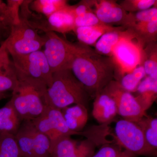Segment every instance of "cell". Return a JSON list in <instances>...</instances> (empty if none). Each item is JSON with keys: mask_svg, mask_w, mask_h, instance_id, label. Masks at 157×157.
Wrapping results in <instances>:
<instances>
[{"mask_svg": "<svg viewBox=\"0 0 157 157\" xmlns=\"http://www.w3.org/2000/svg\"><path fill=\"white\" fill-rule=\"evenodd\" d=\"M116 69L111 57L99 54L82 44L71 67L74 76L83 85L90 96L94 97L115 80Z\"/></svg>", "mask_w": 157, "mask_h": 157, "instance_id": "cell-1", "label": "cell"}, {"mask_svg": "<svg viewBox=\"0 0 157 157\" xmlns=\"http://www.w3.org/2000/svg\"><path fill=\"white\" fill-rule=\"evenodd\" d=\"M18 83L10 101L21 121H32L39 117L49 106L47 87L43 82L17 77Z\"/></svg>", "mask_w": 157, "mask_h": 157, "instance_id": "cell-2", "label": "cell"}, {"mask_svg": "<svg viewBox=\"0 0 157 157\" xmlns=\"http://www.w3.org/2000/svg\"><path fill=\"white\" fill-rule=\"evenodd\" d=\"M47 93L49 105L61 110L73 104L86 107L90 97L83 85L70 69L53 73L52 82Z\"/></svg>", "mask_w": 157, "mask_h": 157, "instance_id": "cell-3", "label": "cell"}, {"mask_svg": "<svg viewBox=\"0 0 157 157\" xmlns=\"http://www.w3.org/2000/svg\"><path fill=\"white\" fill-rule=\"evenodd\" d=\"M45 42L43 51L52 73L70 69L82 44L71 43L62 38L55 32H48L44 35Z\"/></svg>", "mask_w": 157, "mask_h": 157, "instance_id": "cell-4", "label": "cell"}, {"mask_svg": "<svg viewBox=\"0 0 157 157\" xmlns=\"http://www.w3.org/2000/svg\"><path fill=\"white\" fill-rule=\"evenodd\" d=\"M10 34L6 39V48L11 56L26 55L40 50L45 42V36L21 20L18 24L10 27Z\"/></svg>", "mask_w": 157, "mask_h": 157, "instance_id": "cell-5", "label": "cell"}, {"mask_svg": "<svg viewBox=\"0 0 157 157\" xmlns=\"http://www.w3.org/2000/svg\"><path fill=\"white\" fill-rule=\"evenodd\" d=\"M110 134L107 127L97 135L78 141L71 136L62 137L52 146L51 157H91L94 153L96 147L110 143L107 139Z\"/></svg>", "mask_w": 157, "mask_h": 157, "instance_id": "cell-6", "label": "cell"}, {"mask_svg": "<svg viewBox=\"0 0 157 157\" xmlns=\"http://www.w3.org/2000/svg\"><path fill=\"white\" fill-rule=\"evenodd\" d=\"M31 121L38 131L48 137L51 141V147L62 137L80 135L88 138L93 134L91 128L86 132L78 133L71 131L66 124L61 110L50 105L45 108L39 117Z\"/></svg>", "mask_w": 157, "mask_h": 157, "instance_id": "cell-7", "label": "cell"}, {"mask_svg": "<svg viewBox=\"0 0 157 157\" xmlns=\"http://www.w3.org/2000/svg\"><path fill=\"white\" fill-rule=\"evenodd\" d=\"M115 137L117 144L136 156L157 157V152L147 143L143 132L136 123L124 119L116 123Z\"/></svg>", "mask_w": 157, "mask_h": 157, "instance_id": "cell-8", "label": "cell"}, {"mask_svg": "<svg viewBox=\"0 0 157 157\" xmlns=\"http://www.w3.org/2000/svg\"><path fill=\"white\" fill-rule=\"evenodd\" d=\"M12 57L17 77L37 79L44 82L47 87L50 86L53 73L43 51Z\"/></svg>", "mask_w": 157, "mask_h": 157, "instance_id": "cell-9", "label": "cell"}, {"mask_svg": "<svg viewBox=\"0 0 157 157\" xmlns=\"http://www.w3.org/2000/svg\"><path fill=\"white\" fill-rule=\"evenodd\" d=\"M135 39L134 36L124 38L113 48L111 57L116 69V81L141 65L142 47Z\"/></svg>", "mask_w": 157, "mask_h": 157, "instance_id": "cell-10", "label": "cell"}, {"mask_svg": "<svg viewBox=\"0 0 157 157\" xmlns=\"http://www.w3.org/2000/svg\"><path fill=\"white\" fill-rule=\"evenodd\" d=\"M115 102L117 114L124 119L137 123L145 116L144 110L135 97L124 89L118 81L113 80L104 89Z\"/></svg>", "mask_w": 157, "mask_h": 157, "instance_id": "cell-11", "label": "cell"}, {"mask_svg": "<svg viewBox=\"0 0 157 157\" xmlns=\"http://www.w3.org/2000/svg\"><path fill=\"white\" fill-rule=\"evenodd\" d=\"M93 7L94 13L105 24L118 25L127 29L133 23L132 13H128L116 1H93Z\"/></svg>", "mask_w": 157, "mask_h": 157, "instance_id": "cell-12", "label": "cell"}, {"mask_svg": "<svg viewBox=\"0 0 157 157\" xmlns=\"http://www.w3.org/2000/svg\"><path fill=\"white\" fill-rule=\"evenodd\" d=\"M92 114L101 124L110 123L117 114L114 100L104 90L95 97Z\"/></svg>", "mask_w": 157, "mask_h": 157, "instance_id": "cell-13", "label": "cell"}, {"mask_svg": "<svg viewBox=\"0 0 157 157\" xmlns=\"http://www.w3.org/2000/svg\"><path fill=\"white\" fill-rule=\"evenodd\" d=\"M65 8L46 17L42 30L45 33L53 32L62 34L73 31L75 28L74 17Z\"/></svg>", "mask_w": 157, "mask_h": 157, "instance_id": "cell-14", "label": "cell"}, {"mask_svg": "<svg viewBox=\"0 0 157 157\" xmlns=\"http://www.w3.org/2000/svg\"><path fill=\"white\" fill-rule=\"evenodd\" d=\"M126 29L123 26L113 27L108 25L80 27L74 29L78 41L85 45H94L98 39L104 34L109 32Z\"/></svg>", "mask_w": 157, "mask_h": 157, "instance_id": "cell-15", "label": "cell"}, {"mask_svg": "<svg viewBox=\"0 0 157 157\" xmlns=\"http://www.w3.org/2000/svg\"><path fill=\"white\" fill-rule=\"evenodd\" d=\"M132 36H134V34L129 29L106 33L101 36L94 44L95 50L101 55L111 57L113 48L118 42L124 38Z\"/></svg>", "mask_w": 157, "mask_h": 157, "instance_id": "cell-16", "label": "cell"}, {"mask_svg": "<svg viewBox=\"0 0 157 157\" xmlns=\"http://www.w3.org/2000/svg\"><path fill=\"white\" fill-rule=\"evenodd\" d=\"M61 111L69 128L73 132H81L88 118L87 108L81 104H76L63 108Z\"/></svg>", "mask_w": 157, "mask_h": 157, "instance_id": "cell-17", "label": "cell"}, {"mask_svg": "<svg viewBox=\"0 0 157 157\" xmlns=\"http://www.w3.org/2000/svg\"><path fill=\"white\" fill-rule=\"evenodd\" d=\"M127 29L132 31L135 39L142 47L148 43L156 42L157 18L150 21L134 23Z\"/></svg>", "mask_w": 157, "mask_h": 157, "instance_id": "cell-18", "label": "cell"}, {"mask_svg": "<svg viewBox=\"0 0 157 157\" xmlns=\"http://www.w3.org/2000/svg\"><path fill=\"white\" fill-rule=\"evenodd\" d=\"M135 92L138 94L135 98L144 110L146 111L156 99L157 79L146 76L138 85Z\"/></svg>", "mask_w": 157, "mask_h": 157, "instance_id": "cell-19", "label": "cell"}, {"mask_svg": "<svg viewBox=\"0 0 157 157\" xmlns=\"http://www.w3.org/2000/svg\"><path fill=\"white\" fill-rule=\"evenodd\" d=\"M22 121L14 109L11 101L0 108V133L15 135L18 132Z\"/></svg>", "mask_w": 157, "mask_h": 157, "instance_id": "cell-20", "label": "cell"}, {"mask_svg": "<svg viewBox=\"0 0 157 157\" xmlns=\"http://www.w3.org/2000/svg\"><path fill=\"white\" fill-rule=\"evenodd\" d=\"M141 66L145 74L157 79V48L156 42L148 43L142 47Z\"/></svg>", "mask_w": 157, "mask_h": 157, "instance_id": "cell-21", "label": "cell"}, {"mask_svg": "<svg viewBox=\"0 0 157 157\" xmlns=\"http://www.w3.org/2000/svg\"><path fill=\"white\" fill-rule=\"evenodd\" d=\"M18 83L16 70L11 61L0 65V92L13 91Z\"/></svg>", "mask_w": 157, "mask_h": 157, "instance_id": "cell-22", "label": "cell"}, {"mask_svg": "<svg viewBox=\"0 0 157 157\" xmlns=\"http://www.w3.org/2000/svg\"><path fill=\"white\" fill-rule=\"evenodd\" d=\"M66 0H35L29 5L30 9L48 17L67 6Z\"/></svg>", "mask_w": 157, "mask_h": 157, "instance_id": "cell-23", "label": "cell"}, {"mask_svg": "<svg viewBox=\"0 0 157 157\" xmlns=\"http://www.w3.org/2000/svg\"><path fill=\"white\" fill-rule=\"evenodd\" d=\"M136 123L142 130L149 146L154 151L157 152V118L145 116Z\"/></svg>", "mask_w": 157, "mask_h": 157, "instance_id": "cell-24", "label": "cell"}, {"mask_svg": "<svg viewBox=\"0 0 157 157\" xmlns=\"http://www.w3.org/2000/svg\"><path fill=\"white\" fill-rule=\"evenodd\" d=\"M31 122L34 157H51L50 140L46 135L38 131Z\"/></svg>", "mask_w": 157, "mask_h": 157, "instance_id": "cell-25", "label": "cell"}, {"mask_svg": "<svg viewBox=\"0 0 157 157\" xmlns=\"http://www.w3.org/2000/svg\"><path fill=\"white\" fill-rule=\"evenodd\" d=\"M0 157H21L15 135L0 133Z\"/></svg>", "mask_w": 157, "mask_h": 157, "instance_id": "cell-26", "label": "cell"}, {"mask_svg": "<svg viewBox=\"0 0 157 157\" xmlns=\"http://www.w3.org/2000/svg\"><path fill=\"white\" fill-rule=\"evenodd\" d=\"M146 76L143 66L140 65L125 74L118 82L124 89L131 93L135 92L138 85Z\"/></svg>", "mask_w": 157, "mask_h": 157, "instance_id": "cell-27", "label": "cell"}, {"mask_svg": "<svg viewBox=\"0 0 157 157\" xmlns=\"http://www.w3.org/2000/svg\"><path fill=\"white\" fill-rule=\"evenodd\" d=\"M126 150H123L117 144H104L91 157H137Z\"/></svg>", "mask_w": 157, "mask_h": 157, "instance_id": "cell-28", "label": "cell"}, {"mask_svg": "<svg viewBox=\"0 0 157 157\" xmlns=\"http://www.w3.org/2000/svg\"><path fill=\"white\" fill-rule=\"evenodd\" d=\"M156 0H124L120 5L127 12L134 13L147 10L152 6H157Z\"/></svg>", "mask_w": 157, "mask_h": 157, "instance_id": "cell-29", "label": "cell"}, {"mask_svg": "<svg viewBox=\"0 0 157 157\" xmlns=\"http://www.w3.org/2000/svg\"><path fill=\"white\" fill-rule=\"evenodd\" d=\"M93 7V1H81L73 6L68 5L65 9L75 18L82 16L87 12L94 11Z\"/></svg>", "mask_w": 157, "mask_h": 157, "instance_id": "cell-30", "label": "cell"}, {"mask_svg": "<svg viewBox=\"0 0 157 157\" xmlns=\"http://www.w3.org/2000/svg\"><path fill=\"white\" fill-rule=\"evenodd\" d=\"M104 24H105L101 22L98 19L94 11L87 12L82 16L74 18L75 28L80 27L91 26Z\"/></svg>", "mask_w": 157, "mask_h": 157, "instance_id": "cell-31", "label": "cell"}, {"mask_svg": "<svg viewBox=\"0 0 157 157\" xmlns=\"http://www.w3.org/2000/svg\"><path fill=\"white\" fill-rule=\"evenodd\" d=\"M6 2L11 21V27L18 24L21 21L20 11L23 0H7Z\"/></svg>", "mask_w": 157, "mask_h": 157, "instance_id": "cell-32", "label": "cell"}, {"mask_svg": "<svg viewBox=\"0 0 157 157\" xmlns=\"http://www.w3.org/2000/svg\"><path fill=\"white\" fill-rule=\"evenodd\" d=\"M132 15L133 23L150 21L157 18V6L144 11H138L136 13H132Z\"/></svg>", "mask_w": 157, "mask_h": 157, "instance_id": "cell-33", "label": "cell"}, {"mask_svg": "<svg viewBox=\"0 0 157 157\" xmlns=\"http://www.w3.org/2000/svg\"><path fill=\"white\" fill-rule=\"evenodd\" d=\"M0 18L3 20L6 26L11 27V24L6 3L0 0Z\"/></svg>", "mask_w": 157, "mask_h": 157, "instance_id": "cell-34", "label": "cell"}, {"mask_svg": "<svg viewBox=\"0 0 157 157\" xmlns=\"http://www.w3.org/2000/svg\"><path fill=\"white\" fill-rule=\"evenodd\" d=\"M10 59L6 48V41H4L0 46V65L9 62Z\"/></svg>", "mask_w": 157, "mask_h": 157, "instance_id": "cell-35", "label": "cell"}, {"mask_svg": "<svg viewBox=\"0 0 157 157\" xmlns=\"http://www.w3.org/2000/svg\"><path fill=\"white\" fill-rule=\"evenodd\" d=\"M7 27L6 26V25L4 23L3 20L0 18V29L4 30L7 28Z\"/></svg>", "mask_w": 157, "mask_h": 157, "instance_id": "cell-36", "label": "cell"}, {"mask_svg": "<svg viewBox=\"0 0 157 157\" xmlns=\"http://www.w3.org/2000/svg\"><path fill=\"white\" fill-rule=\"evenodd\" d=\"M9 97V95L6 92H0V101Z\"/></svg>", "mask_w": 157, "mask_h": 157, "instance_id": "cell-37", "label": "cell"}, {"mask_svg": "<svg viewBox=\"0 0 157 157\" xmlns=\"http://www.w3.org/2000/svg\"><path fill=\"white\" fill-rule=\"evenodd\" d=\"M2 30L0 29V39H1V37H2Z\"/></svg>", "mask_w": 157, "mask_h": 157, "instance_id": "cell-38", "label": "cell"}]
</instances>
